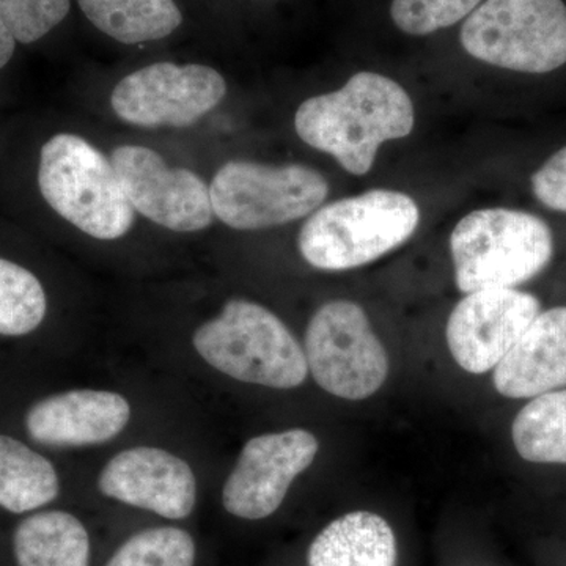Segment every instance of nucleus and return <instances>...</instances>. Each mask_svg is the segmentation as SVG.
I'll use <instances>...</instances> for the list:
<instances>
[{
	"instance_id": "nucleus-1",
	"label": "nucleus",
	"mask_w": 566,
	"mask_h": 566,
	"mask_svg": "<svg viewBox=\"0 0 566 566\" xmlns=\"http://www.w3.org/2000/svg\"><path fill=\"white\" fill-rule=\"evenodd\" d=\"M294 128L301 140L334 156L346 172L365 175L385 142L411 134L415 106L398 82L363 71L340 91L305 99Z\"/></svg>"
},
{
	"instance_id": "nucleus-2",
	"label": "nucleus",
	"mask_w": 566,
	"mask_h": 566,
	"mask_svg": "<svg viewBox=\"0 0 566 566\" xmlns=\"http://www.w3.org/2000/svg\"><path fill=\"white\" fill-rule=\"evenodd\" d=\"M419 221V207L411 197L374 189L312 212L297 245L305 262L316 270L348 271L400 248Z\"/></svg>"
},
{
	"instance_id": "nucleus-3",
	"label": "nucleus",
	"mask_w": 566,
	"mask_h": 566,
	"mask_svg": "<svg viewBox=\"0 0 566 566\" xmlns=\"http://www.w3.org/2000/svg\"><path fill=\"white\" fill-rule=\"evenodd\" d=\"M450 252L460 292L516 289L549 264L554 237L549 226L532 212L485 208L457 223Z\"/></svg>"
},
{
	"instance_id": "nucleus-4",
	"label": "nucleus",
	"mask_w": 566,
	"mask_h": 566,
	"mask_svg": "<svg viewBox=\"0 0 566 566\" xmlns=\"http://www.w3.org/2000/svg\"><path fill=\"white\" fill-rule=\"evenodd\" d=\"M193 348L221 374L270 389H294L307 379L304 349L273 312L232 300L221 314L197 327Z\"/></svg>"
},
{
	"instance_id": "nucleus-5",
	"label": "nucleus",
	"mask_w": 566,
	"mask_h": 566,
	"mask_svg": "<svg viewBox=\"0 0 566 566\" xmlns=\"http://www.w3.org/2000/svg\"><path fill=\"white\" fill-rule=\"evenodd\" d=\"M39 188L52 210L96 240L132 230L134 208L114 166L76 134H57L40 151Z\"/></svg>"
},
{
	"instance_id": "nucleus-6",
	"label": "nucleus",
	"mask_w": 566,
	"mask_h": 566,
	"mask_svg": "<svg viewBox=\"0 0 566 566\" xmlns=\"http://www.w3.org/2000/svg\"><path fill=\"white\" fill-rule=\"evenodd\" d=\"M476 61L517 73L545 74L566 63L564 0H485L461 28Z\"/></svg>"
},
{
	"instance_id": "nucleus-7",
	"label": "nucleus",
	"mask_w": 566,
	"mask_h": 566,
	"mask_svg": "<svg viewBox=\"0 0 566 566\" xmlns=\"http://www.w3.org/2000/svg\"><path fill=\"white\" fill-rule=\"evenodd\" d=\"M329 182L301 164H223L210 186L216 218L234 230H263L305 218L327 199Z\"/></svg>"
},
{
	"instance_id": "nucleus-8",
	"label": "nucleus",
	"mask_w": 566,
	"mask_h": 566,
	"mask_svg": "<svg viewBox=\"0 0 566 566\" xmlns=\"http://www.w3.org/2000/svg\"><path fill=\"white\" fill-rule=\"evenodd\" d=\"M304 354L316 385L344 400L371 397L389 375L385 345L363 307L352 301H331L312 315Z\"/></svg>"
},
{
	"instance_id": "nucleus-9",
	"label": "nucleus",
	"mask_w": 566,
	"mask_h": 566,
	"mask_svg": "<svg viewBox=\"0 0 566 566\" xmlns=\"http://www.w3.org/2000/svg\"><path fill=\"white\" fill-rule=\"evenodd\" d=\"M222 74L199 63H153L123 77L111 106L123 122L142 128L191 126L226 98Z\"/></svg>"
},
{
	"instance_id": "nucleus-10",
	"label": "nucleus",
	"mask_w": 566,
	"mask_h": 566,
	"mask_svg": "<svg viewBox=\"0 0 566 566\" xmlns=\"http://www.w3.org/2000/svg\"><path fill=\"white\" fill-rule=\"evenodd\" d=\"M111 163L134 211L174 232H200L211 226L210 188L199 175L172 169L142 145L115 148Z\"/></svg>"
},
{
	"instance_id": "nucleus-11",
	"label": "nucleus",
	"mask_w": 566,
	"mask_h": 566,
	"mask_svg": "<svg viewBox=\"0 0 566 566\" xmlns=\"http://www.w3.org/2000/svg\"><path fill=\"white\" fill-rule=\"evenodd\" d=\"M318 450V439L301 428L249 439L223 485V509L249 521L273 515L296 476L314 463Z\"/></svg>"
},
{
	"instance_id": "nucleus-12",
	"label": "nucleus",
	"mask_w": 566,
	"mask_h": 566,
	"mask_svg": "<svg viewBox=\"0 0 566 566\" xmlns=\"http://www.w3.org/2000/svg\"><path fill=\"white\" fill-rule=\"evenodd\" d=\"M542 312L534 294L516 289L465 294L447 322V345L463 370H493Z\"/></svg>"
},
{
	"instance_id": "nucleus-13",
	"label": "nucleus",
	"mask_w": 566,
	"mask_h": 566,
	"mask_svg": "<svg viewBox=\"0 0 566 566\" xmlns=\"http://www.w3.org/2000/svg\"><path fill=\"white\" fill-rule=\"evenodd\" d=\"M98 488L106 497L167 520H185L197 502L191 465L158 447L123 450L104 465Z\"/></svg>"
},
{
	"instance_id": "nucleus-14",
	"label": "nucleus",
	"mask_w": 566,
	"mask_h": 566,
	"mask_svg": "<svg viewBox=\"0 0 566 566\" xmlns=\"http://www.w3.org/2000/svg\"><path fill=\"white\" fill-rule=\"evenodd\" d=\"M132 406L120 394L77 389L41 398L28 409L24 427L35 444L85 447L104 444L128 427Z\"/></svg>"
},
{
	"instance_id": "nucleus-15",
	"label": "nucleus",
	"mask_w": 566,
	"mask_h": 566,
	"mask_svg": "<svg viewBox=\"0 0 566 566\" xmlns=\"http://www.w3.org/2000/svg\"><path fill=\"white\" fill-rule=\"evenodd\" d=\"M494 387L506 398H535L566 387V305L547 308L494 368Z\"/></svg>"
},
{
	"instance_id": "nucleus-16",
	"label": "nucleus",
	"mask_w": 566,
	"mask_h": 566,
	"mask_svg": "<svg viewBox=\"0 0 566 566\" xmlns=\"http://www.w3.org/2000/svg\"><path fill=\"white\" fill-rule=\"evenodd\" d=\"M397 538L385 517L353 512L323 528L308 547V566H397Z\"/></svg>"
},
{
	"instance_id": "nucleus-17",
	"label": "nucleus",
	"mask_w": 566,
	"mask_h": 566,
	"mask_svg": "<svg viewBox=\"0 0 566 566\" xmlns=\"http://www.w3.org/2000/svg\"><path fill=\"white\" fill-rule=\"evenodd\" d=\"M13 553L18 566H91V538L69 512H33L14 531Z\"/></svg>"
},
{
	"instance_id": "nucleus-18",
	"label": "nucleus",
	"mask_w": 566,
	"mask_h": 566,
	"mask_svg": "<svg viewBox=\"0 0 566 566\" xmlns=\"http://www.w3.org/2000/svg\"><path fill=\"white\" fill-rule=\"evenodd\" d=\"M59 493L54 464L20 439L0 434V509L25 515L54 502Z\"/></svg>"
},
{
	"instance_id": "nucleus-19",
	"label": "nucleus",
	"mask_w": 566,
	"mask_h": 566,
	"mask_svg": "<svg viewBox=\"0 0 566 566\" xmlns=\"http://www.w3.org/2000/svg\"><path fill=\"white\" fill-rule=\"evenodd\" d=\"M98 31L123 44L166 39L182 22L175 0H77Z\"/></svg>"
},
{
	"instance_id": "nucleus-20",
	"label": "nucleus",
	"mask_w": 566,
	"mask_h": 566,
	"mask_svg": "<svg viewBox=\"0 0 566 566\" xmlns=\"http://www.w3.org/2000/svg\"><path fill=\"white\" fill-rule=\"evenodd\" d=\"M512 439L528 463L566 465V387L532 398L513 420Z\"/></svg>"
},
{
	"instance_id": "nucleus-21",
	"label": "nucleus",
	"mask_w": 566,
	"mask_h": 566,
	"mask_svg": "<svg viewBox=\"0 0 566 566\" xmlns=\"http://www.w3.org/2000/svg\"><path fill=\"white\" fill-rule=\"evenodd\" d=\"M48 314V296L28 268L0 256V337H24Z\"/></svg>"
},
{
	"instance_id": "nucleus-22",
	"label": "nucleus",
	"mask_w": 566,
	"mask_h": 566,
	"mask_svg": "<svg viewBox=\"0 0 566 566\" xmlns=\"http://www.w3.org/2000/svg\"><path fill=\"white\" fill-rule=\"evenodd\" d=\"M196 543L182 528L142 531L123 543L106 566H193Z\"/></svg>"
},
{
	"instance_id": "nucleus-23",
	"label": "nucleus",
	"mask_w": 566,
	"mask_h": 566,
	"mask_svg": "<svg viewBox=\"0 0 566 566\" xmlns=\"http://www.w3.org/2000/svg\"><path fill=\"white\" fill-rule=\"evenodd\" d=\"M482 0H394L390 17L409 35H430L463 21Z\"/></svg>"
},
{
	"instance_id": "nucleus-24",
	"label": "nucleus",
	"mask_w": 566,
	"mask_h": 566,
	"mask_svg": "<svg viewBox=\"0 0 566 566\" xmlns=\"http://www.w3.org/2000/svg\"><path fill=\"white\" fill-rule=\"evenodd\" d=\"M71 0H0V18L21 44H32L69 17Z\"/></svg>"
},
{
	"instance_id": "nucleus-25",
	"label": "nucleus",
	"mask_w": 566,
	"mask_h": 566,
	"mask_svg": "<svg viewBox=\"0 0 566 566\" xmlns=\"http://www.w3.org/2000/svg\"><path fill=\"white\" fill-rule=\"evenodd\" d=\"M532 192L549 210L566 214V147L554 153L531 178Z\"/></svg>"
},
{
	"instance_id": "nucleus-26",
	"label": "nucleus",
	"mask_w": 566,
	"mask_h": 566,
	"mask_svg": "<svg viewBox=\"0 0 566 566\" xmlns=\"http://www.w3.org/2000/svg\"><path fill=\"white\" fill-rule=\"evenodd\" d=\"M17 43L18 41L14 40L13 33L10 32L6 22L0 18V70L9 65L14 50H17Z\"/></svg>"
}]
</instances>
